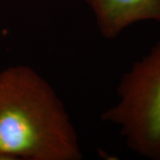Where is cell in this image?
Listing matches in <instances>:
<instances>
[{
  "label": "cell",
  "mask_w": 160,
  "mask_h": 160,
  "mask_svg": "<svg viewBox=\"0 0 160 160\" xmlns=\"http://www.w3.org/2000/svg\"><path fill=\"white\" fill-rule=\"evenodd\" d=\"M91 9L101 36L114 39L132 25L160 24V0H83Z\"/></svg>",
  "instance_id": "obj_3"
},
{
  "label": "cell",
  "mask_w": 160,
  "mask_h": 160,
  "mask_svg": "<svg viewBox=\"0 0 160 160\" xmlns=\"http://www.w3.org/2000/svg\"><path fill=\"white\" fill-rule=\"evenodd\" d=\"M101 118L118 127L132 152L160 160V37L123 74L117 101Z\"/></svg>",
  "instance_id": "obj_2"
},
{
  "label": "cell",
  "mask_w": 160,
  "mask_h": 160,
  "mask_svg": "<svg viewBox=\"0 0 160 160\" xmlns=\"http://www.w3.org/2000/svg\"><path fill=\"white\" fill-rule=\"evenodd\" d=\"M78 132L52 86L33 68L0 71V160H81Z\"/></svg>",
  "instance_id": "obj_1"
}]
</instances>
